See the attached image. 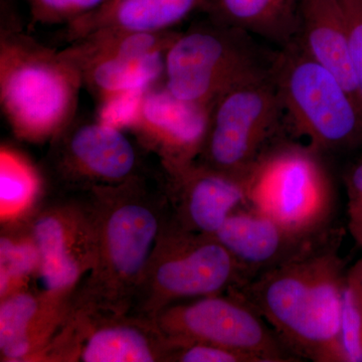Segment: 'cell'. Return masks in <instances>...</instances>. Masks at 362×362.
<instances>
[{
  "mask_svg": "<svg viewBox=\"0 0 362 362\" xmlns=\"http://www.w3.org/2000/svg\"><path fill=\"white\" fill-rule=\"evenodd\" d=\"M341 233L230 291L246 300L286 349L314 362H342L339 345L346 262Z\"/></svg>",
  "mask_w": 362,
  "mask_h": 362,
  "instance_id": "6da1fadb",
  "label": "cell"
},
{
  "mask_svg": "<svg viewBox=\"0 0 362 362\" xmlns=\"http://www.w3.org/2000/svg\"><path fill=\"white\" fill-rule=\"evenodd\" d=\"M85 194L96 228V262L71 295V303L129 313L150 255L170 216L168 195L162 181L154 187L147 175Z\"/></svg>",
  "mask_w": 362,
  "mask_h": 362,
  "instance_id": "7a4b0ae2",
  "label": "cell"
},
{
  "mask_svg": "<svg viewBox=\"0 0 362 362\" xmlns=\"http://www.w3.org/2000/svg\"><path fill=\"white\" fill-rule=\"evenodd\" d=\"M80 71L62 52L18 30H2L0 101L14 134L30 142L51 140L76 114Z\"/></svg>",
  "mask_w": 362,
  "mask_h": 362,
  "instance_id": "3957f363",
  "label": "cell"
},
{
  "mask_svg": "<svg viewBox=\"0 0 362 362\" xmlns=\"http://www.w3.org/2000/svg\"><path fill=\"white\" fill-rule=\"evenodd\" d=\"M284 112L286 134L319 153L362 147V109L332 71L299 40L276 52L271 70Z\"/></svg>",
  "mask_w": 362,
  "mask_h": 362,
  "instance_id": "277c9868",
  "label": "cell"
},
{
  "mask_svg": "<svg viewBox=\"0 0 362 362\" xmlns=\"http://www.w3.org/2000/svg\"><path fill=\"white\" fill-rule=\"evenodd\" d=\"M322 156L304 143L280 140L247 175L245 204L303 237L332 235L337 194Z\"/></svg>",
  "mask_w": 362,
  "mask_h": 362,
  "instance_id": "5b68a950",
  "label": "cell"
},
{
  "mask_svg": "<svg viewBox=\"0 0 362 362\" xmlns=\"http://www.w3.org/2000/svg\"><path fill=\"white\" fill-rule=\"evenodd\" d=\"M275 54L249 33L207 18L176 35L163 85L181 101L211 108L230 90L270 75Z\"/></svg>",
  "mask_w": 362,
  "mask_h": 362,
  "instance_id": "8992f818",
  "label": "cell"
},
{
  "mask_svg": "<svg viewBox=\"0 0 362 362\" xmlns=\"http://www.w3.org/2000/svg\"><path fill=\"white\" fill-rule=\"evenodd\" d=\"M242 284L239 267L214 235L187 230L170 214L136 290L131 313L154 318L171 305Z\"/></svg>",
  "mask_w": 362,
  "mask_h": 362,
  "instance_id": "52a82bcc",
  "label": "cell"
},
{
  "mask_svg": "<svg viewBox=\"0 0 362 362\" xmlns=\"http://www.w3.org/2000/svg\"><path fill=\"white\" fill-rule=\"evenodd\" d=\"M37 170L40 192L59 194H85L147 175L129 136L101 117L76 116L49 140Z\"/></svg>",
  "mask_w": 362,
  "mask_h": 362,
  "instance_id": "ba28073f",
  "label": "cell"
},
{
  "mask_svg": "<svg viewBox=\"0 0 362 362\" xmlns=\"http://www.w3.org/2000/svg\"><path fill=\"white\" fill-rule=\"evenodd\" d=\"M285 134L284 112L270 74L214 102L197 161L230 175L247 176Z\"/></svg>",
  "mask_w": 362,
  "mask_h": 362,
  "instance_id": "9c48e42d",
  "label": "cell"
},
{
  "mask_svg": "<svg viewBox=\"0 0 362 362\" xmlns=\"http://www.w3.org/2000/svg\"><path fill=\"white\" fill-rule=\"evenodd\" d=\"M176 35L175 30L88 35L61 52L80 71L83 85L97 98L104 115L163 84L166 52Z\"/></svg>",
  "mask_w": 362,
  "mask_h": 362,
  "instance_id": "30bf717a",
  "label": "cell"
},
{
  "mask_svg": "<svg viewBox=\"0 0 362 362\" xmlns=\"http://www.w3.org/2000/svg\"><path fill=\"white\" fill-rule=\"evenodd\" d=\"M20 218L39 252V290L71 298L96 262V228L87 194L40 192Z\"/></svg>",
  "mask_w": 362,
  "mask_h": 362,
  "instance_id": "8fae6325",
  "label": "cell"
},
{
  "mask_svg": "<svg viewBox=\"0 0 362 362\" xmlns=\"http://www.w3.org/2000/svg\"><path fill=\"white\" fill-rule=\"evenodd\" d=\"M154 320L175 346L214 345L252 362H297L263 317L230 291L171 305Z\"/></svg>",
  "mask_w": 362,
  "mask_h": 362,
  "instance_id": "7c38bea8",
  "label": "cell"
},
{
  "mask_svg": "<svg viewBox=\"0 0 362 362\" xmlns=\"http://www.w3.org/2000/svg\"><path fill=\"white\" fill-rule=\"evenodd\" d=\"M175 345L156 320L70 303L63 325L35 361L171 362Z\"/></svg>",
  "mask_w": 362,
  "mask_h": 362,
  "instance_id": "4fadbf2b",
  "label": "cell"
},
{
  "mask_svg": "<svg viewBox=\"0 0 362 362\" xmlns=\"http://www.w3.org/2000/svg\"><path fill=\"white\" fill-rule=\"evenodd\" d=\"M211 108L181 101L161 84L136 100L123 124L140 146L158 156L163 170H171L199 158Z\"/></svg>",
  "mask_w": 362,
  "mask_h": 362,
  "instance_id": "5bb4252c",
  "label": "cell"
},
{
  "mask_svg": "<svg viewBox=\"0 0 362 362\" xmlns=\"http://www.w3.org/2000/svg\"><path fill=\"white\" fill-rule=\"evenodd\" d=\"M247 180L195 160L163 170L161 181L177 223L192 232L214 235L246 204Z\"/></svg>",
  "mask_w": 362,
  "mask_h": 362,
  "instance_id": "9a60e30c",
  "label": "cell"
},
{
  "mask_svg": "<svg viewBox=\"0 0 362 362\" xmlns=\"http://www.w3.org/2000/svg\"><path fill=\"white\" fill-rule=\"evenodd\" d=\"M338 233L319 239L303 237L244 204L226 218L214 237L232 255L245 284L303 256Z\"/></svg>",
  "mask_w": 362,
  "mask_h": 362,
  "instance_id": "2e32d148",
  "label": "cell"
},
{
  "mask_svg": "<svg viewBox=\"0 0 362 362\" xmlns=\"http://www.w3.org/2000/svg\"><path fill=\"white\" fill-rule=\"evenodd\" d=\"M70 303L32 288L0 299V361H33L63 325Z\"/></svg>",
  "mask_w": 362,
  "mask_h": 362,
  "instance_id": "e0dca14e",
  "label": "cell"
},
{
  "mask_svg": "<svg viewBox=\"0 0 362 362\" xmlns=\"http://www.w3.org/2000/svg\"><path fill=\"white\" fill-rule=\"evenodd\" d=\"M296 39L312 58L337 76L362 109L350 58L349 28L340 0H299Z\"/></svg>",
  "mask_w": 362,
  "mask_h": 362,
  "instance_id": "ac0fdd59",
  "label": "cell"
},
{
  "mask_svg": "<svg viewBox=\"0 0 362 362\" xmlns=\"http://www.w3.org/2000/svg\"><path fill=\"white\" fill-rule=\"evenodd\" d=\"M207 18L284 47L296 39L299 0H209Z\"/></svg>",
  "mask_w": 362,
  "mask_h": 362,
  "instance_id": "d6986e66",
  "label": "cell"
},
{
  "mask_svg": "<svg viewBox=\"0 0 362 362\" xmlns=\"http://www.w3.org/2000/svg\"><path fill=\"white\" fill-rule=\"evenodd\" d=\"M209 1L120 0L111 13L90 28V32L85 35L116 37L130 33H156L175 30L176 26L187 20L192 14L197 11H206Z\"/></svg>",
  "mask_w": 362,
  "mask_h": 362,
  "instance_id": "ffe728a7",
  "label": "cell"
},
{
  "mask_svg": "<svg viewBox=\"0 0 362 362\" xmlns=\"http://www.w3.org/2000/svg\"><path fill=\"white\" fill-rule=\"evenodd\" d=\"M0 239V299L26 289L37 277L40 255L32 235L21 218L2 223Z\"/></svg>",
  "mask_w": 362,
  "mask_h": 362,
  "instance_id": "44dd1931",
  "label": "cell"
},
{
  "mask_svg": "<svg viewBox=\"0 0 362 362\" xmlns=\"http://www.w3.org/2000/svg\"><path fill=\"white\" fill-rule=\"evenodd\" d=\"M42 190L39 170L21 154L2 147L0 151V216L1 223L25 216Z\"/></svg>",
  "mask_w": 362,
  "mask_h": 362,
  "instance_id": "7402d4cb",
  "label": "cell"
},
{
  "mask_svg": "<svg viewBox=\"0 0 362 362\" xmlns=\"http://www.w3.org/2000/svg\"><path fill=\"white\" fill-rule=\"evenodd\" d=\"M33 23L70 25L101 9L108 0H25Z\"/></svg>",
  "mask_w": 362,
  "mask_h": 362,
  "instance_id": "603a6c76",
  "label": "cell"
},
{
  "mask_svg": "<svg viewBox=\"0 0 362 362\" xmlns=\"http://www.w3.org/2000/svg\"><path fill=\"white\" fill-rule=\"evenodd\" d=\"M342 362H362V306L346 278L339 331Z\"/></svg>",
  "mask_w": 362,
  "mask_h": 362,
  "instance_id": "cb8c5ba5",
  "label": "cell"
},
{
  "mask_svg": "<svg viewBox=\"0 0 362 362\" xmlns=\"http://www.w3.org/2000/svg\"><path fill=\"white\" fill-rule=\"evenodd\" d=\"M344 185L349 232L362 247V153L345 173Z\"/></svg>",
  "mask_w": 362,
  "mask_h": 362,
  "instance_id": "d4e9b609",
  "label": "cell"
},
{
  "mask_svg": "<svg viewBox=\"0 0 362 362\" xmlns=\"http://www.w3.org/2000/svg\"><path fill=\"white\" fill-rule=\"evenodd\" d=\"M349 28V52L362 100V0H340Z\"/></svg>",
  "mask_w": 362,
  "mask_h": 362,
  "instance_id": "484cf974",
  "label": "cell"
},
{
  "mask_svg": "<svg viewBox=\"0 0 362 362\" xmlns=\"http://www.w3.org/2000/svg\"><path fill=\"white\" fill-rule=\"evenodd\" d=\"M171 362H252L244 354L214 345L194 343L176 346Z\"/></svg>",
  "mask_w": 362,
  "mask_h": 362,
  "instance_id": "4316f807",
  "label": "cell"
},
{
  "mask_svg": "<svg viewBox=\"0 0 362 362\" xmlns=\"http://www.w3.org/2000/svg\"><path fill=\"white\" fill-rule=\"evenodd\" d=\"M119 1L120 0H108V2L96 13L68 25L69 40L74 42V40L84 37L86 33L90 32V28H94L99 21L103 20L105 16L111 13L112 9L118 4Z\"/></svg>",
  "mask_w": 362,
  "mask_h": 362,
  "instance_id": "83f0119b",
  "label": "cell"
},
{
  "mask_svg": "<svg viewBox=\"0 0 362 362\" xmlns=\"http://www.w3.org/2000/svg\"><path fill=\"white\" fill-rule=\"evenodd\" d=\"M347 280L354 288V292L358 298L359 303L362 306V258L358 259L347 272Z\"/></svg>",
  "mask_w": 362,
  "mask_h": 362,
  "instance_id": "f1b7e54d",
  "label": "cell"
}]
</instances>
